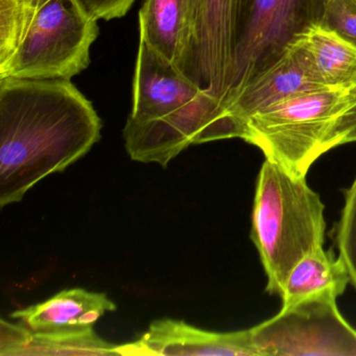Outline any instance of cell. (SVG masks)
<instances>
[{
  "label": "cell",
  "mask_w": 356,
  "mask_h": 356,
  "mask_svg": "<svg viewBox=\"0 0 356 356\" xmlns=\"http://www.w3.org/2000/svg\"><path fill=\"white\" fill-rule=\"evenodd\" d=\"M114 310L115 303L105 293L72 289H64L42 303L14 312L11 318L35 332L80 333L93 329L106 312Z\"/></svg>",
  "instance_id": "obj_12"
},
{
  "label": "cell",
  "mask_w": 356,
  "mask_h": 356,
  "mask_svg": "<svg viewBox=\"0 0 356 356\" xmlns=\"http://www.w3.org/2000/svg\"><path fill=\"white\" fill-rule=\"evenodd\" d=\"M324 210L306 177L296 176L266 158L256 182L251 239L259 253L270 295L281 298L293 266L324 247Z\"/></svg>",
  "instance_id": "obj_3"
},
{
  "label": "cell",
  "mask_w": 356,
  "mask_h": 356,
  "mask_svg": "<svg viewBox=\"0 0 356 356\" xmlns=\"http://www.w3.org/2000/svg\"><path fill=\"white\" fill-rule=\"evenodd\" d=\"M325 3L326 0H247L225 99L268 67L298 35L321 22Z\"/></svg>",
  "instance_id": "obj_7"
},
{
  "label": "cell",
  "mask_w": 356,
  "mask_h": 356,
  "mask_svg": "<svg viewBox=\"0 0 356 356\" xmlns=\"http://www.w3.org/2000/svg\"><path fill=\"white\" fill-rule=\"evenodd\" d=\"M350 283L349 273L339 257L324 247L307 254L289 273L281 299L282 307L312 298L343 295Z\"/></svg>",
  "instance_id": "obj_14"
},
{
  "label": "cell",
  "mask_w": 356,
  "mask_h": 356,
  "mask_svg": "<svg viewBox=\"0 0 356 356\" xmlns=\"http://www.w3.org/2000/svg\"><path fill=\"white\" fill-rule=\"evenodd\" d=\"M118 346L93 329L80 333L35 332L24 324L1 321L0 355H118Z\"/></svg>",
  "instance_id": "obj_13"
},
{
  "label": "cell",
  "mask_w": 356,
  "mask_h": 356,
  "mask_svg": "<svg viewBox=\"0 0 356 356\" xmlns=\"http://www.w3.org/2000/svg\"><path fill=\"white\" fill-rule=\"evenodd\" d=\"M97 19L80 0H49L32 8L19 44L0 79L72 80L90 64Z\"/></svg>",
  "instance_id": "obj_4"
},
{
  "label": "cell",
  "mask_w": 356,
  "mask_h": 356,
  "mask_svg": "<svg viewBox=\"0 0 356 356\" xmlns=\"http://www.w3.org/2000/svg\"><path fill=\"white\" fill-rule=\"evenodd\" d=\"M339 257L343 260L356 289V177L345 191V203L335 230Z\"/></svg>",
  "instance_id": "obj_16"
},
{
  "label": "cell",
  "mask_w": 356,
  "mask_h": 356,
  "mask_svg": "<svg viewBox=\"0 0 356 356\" xmlns=\"http://www.w3.org/2000/svg\"><path fill=\"white\" fill-rule=\"evenodd\" d=\"M251 330L260 356H356V329L341 316L332 297L282 307Z\"/></svg>",
  "instance_id": "obj_6"
},
{
  "label": "cell",
  "mask_w": 356,
  "mask_h": 356,
  "mask_svg": "<svg viewBox=\"0 0 356 356\" xmlns=\"http://www.w3.org/2000/svg\"><path fill=\"white\" fill-rule=\"evenodd\" d=\"M132 110L124 129L131 159L165 168L189 145L238 138L222 101L139 38Z\"/></svg>",
  "instance_id": "obj_2"
},
{
  "label": "cell",
  "mask_w": 356,
  "mask_h": 356,
  "mask_svg": "<svg viewBox=\"0 0 356 356\" xmlns=\"http://www.w3.org/2000/svg\"><path fill=\"white\" fill-rule=\"evenodd\" d=\"M116 350L118 355L260 356L251 328L214 332L172 318L152 323L140 339L118 346Z\"/></svg>",
  "instance_id": "obj_10"
},
{
  "label": "cell",
  "mask_w": 356,
  "mask_h": 356,
  "mask_svg": "<svg viewBox=\"0 0 356 356\" xmlns=\"http://www.w3.org/2000/svg\"><path fill=\"white\" fill-rule=\"evenodd\" d=\"M201 0H145L139 38L183 72L195 37Z\"/></svg>",
  "instance_id": "obj_11"
},
{
  "label": "cell",
  "mask_w": 356,
  "mask_h": 356,
  "mask_svg": "<svg viewBox=\"0 0 356 356\" xmlns=\"http://www.w3.org/2000/svg\"><path fill=\"white\" fill-rule=\"evenodd\" d=\"M320 24L356 47V0H326Z\"/></svg>",
  "instance_id": "obj_17"
},
{
  "label": "cell",
  "mask_w": 356,
  "mask_h": 356,
  "mask_svg": "<svg viewBox=\"0 0 356 356\" xmlns=\"http://www.w3.org/2000/svg\"><path fill=\"white\" fill-rule=\"evenodd\" d=\"M247 0H201L183 74L224 102L230 85Z\"/></svg>",
  "instance_id": "obj_8"
},
{
  "label": "cell",
  "mask_w": 356,
  "mask_h": 356,
  "mask_svg": "<svg viewBox=\"0 0 356 356\" xmlns=\"http://www.w3.org/2000/svg\"><path fill=\"white\" fill-rule=\"evenodd\" d=\"M312 57L314 70L329 90L356 89V47L324 24H314L298 35Z\"/></svg>",
  "instance_id": "obj_15"
},
{
  "label": "cell",
  "mask_w": 356,
  "mask_h": 356,
  "mask_svg": "<svg viewBox=\"0 0 356 356\" xmlns=\"http://www.w3.org/2000/svg\"><path fill=\"white\" fill-rule=\"evenodd\" d=\"M47 1H49V0H29V3H30L31 7L36 9V8L40 7V6H42L43 3H47Z\"/></svg>",
  "instance_id": "obj_20"
},
{
  "label": "cell",
  "mask_w": 356,
  "mask_h": 356,
  "mask_svg": "<svg viewBox=\"0 0 356 356\" xmlns=\"http://www.w3.org/2000/svg\"><path fill=\"white\" fill-rule=\"evenodd\" d=\"M86 11L97 20L122 18L130 11L136 0H80Z\"/></svg>",
  "instance_id": "obj_19"
},
{
  "label": "cell",
  "mask_w": 356,
  "mask_h": 356,
  "mask_svg": "<svg viewBox=\"0 0 356 356\" xmlns=\"http://www.w3.org/2000/svg\"><path fill=\"white\" fill-rule=\"evenodd\" d=\"M351 143H356V89L350 91L347 108L329 131L323 152L325 154L339 145Z\"/></svg>",
  "instance_id": "obj_18"
},
{
  "label": "cell",
  "mask_w": 356,
  "mask_h": 356,
  "mask_svg": "<svg viewBox=\"0 0 356 356\" xmlns=\"http://www.w3.org/2000/svg\"><path fill=\"white\" fill-rule=\"evenodd\" d=\"M321 90L329 89L321 82L305 47L295 38L268 67L225 99L222 106L241 139L245 120L254 114L284 99Z\"/></svg>",
  "instance_id": "obj_9"
},
{
  "label": "cell",
  "mask_w": 356,
  "mask_h": 356,
  "mask_svg": "<svg viewBox=\"0 0 356 356\" xmlns=\"http://www.w3.org/2000/svg\"><path fill=\"white\" fill-rule=\"evenodd\" d=\"M349 93L321 90L284 99L248 118L241 139L291 174L306 177L324 155L329 131L347 108Z\"/></svg>",
  "instance_id": "obj_5"
},
{
  "label": "cell",
  "mask_w": 356,
  "mask_h": 356,
  "mask_svg": "<svg viewBox=\"0 0 356 356\" xmlns=\"http://www.w3.org/2000/svg\"><path fill=\"white\" fill-rule=\"evenodd\" d=\"M102 120L70 80L0 79V205L63 172L101 139Z\"/></svg>",
  "instance_id": "obj_1"
}]
</instances>
